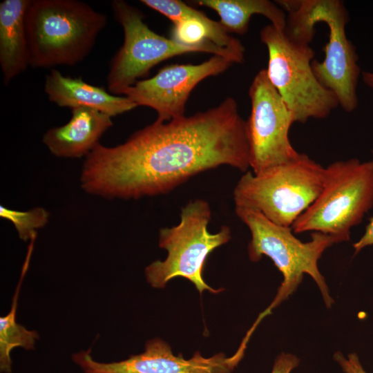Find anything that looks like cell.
Here are the masks:
<instances>
[{
	"label": "cell",
	"instance_id": "cell-2",
	"mask_svg": "<svg viewBox=\"0 0 373 373\" xmlns=\"http://www.w3.org/2000/svg\"><path fill=\"white\" fill-rule=\"evenodd\" d=\"M276 3L288 14L284 32L294 42L309 45L316 23L329 28V40L322 61L314 59L312 67L319 82L337 97L339 106L347 112L358 105L356 86L360 75L358 57L347 39L345 26L349 14L339 0H281Z\"/></svg>",
	"mask_w": 373,
	"mask_h": 373
},
{
	"label": "cell",
	"instance_id": "cell-17",
	"mask_svg": "<svg viewBox=\"0 0 373 373\" xmlns=\"http://www.w3.org/2000/svg\"><path fill=\"white\" fill-rule=\"evenodd\" d=\"M196 5L207 7L216 11L220 23L229 33L245 34L251 17L261 15L271 24L284 30L286 23L285 11L276 3L268 0H197Z\"/></svg>",
	"mask_w": 373,
	"mask_h": 373
},
{
	"label": "cell",
	"instance_id": "cell-4",
	"mask_svg": "<svg viewBox=\"0 0 373 373\" xmlns=\"http://www.w3.org/2000/svg\"><path fill=\"white\" fill-rule=\"evenodd\" d=\"M235 212L251 233L248 245L249 259L256 262L266 256L283 276L274 300L260 315L257 323L296 290L305 274L314 280L326 306L331 307L334 301L319 271L318 261L325 249L342 242L339 238L315 231L312 233L311 240L305 242L294 236L290 227L277 224L256 210L235 207Z\"/></svg>",
	"mask_w": 373,
	"mask_h": 373
},
{
	"label": "cell",
	"instance_id": "cell-6",
	"mask_svg": "<svg viewBox=\"0 0 373 373\" xmlns=\"http://www.w3.org/2000/svg\"><path fill=\"white\" fill-rule=\"evenodd\" d=\"M211 218L209 203L194 199L181 209L179 223L160 229L159 247L167 251L164 260H155L145 269L147 282L155 288H163L172 278L183 277L192 283L200 293L217 294L203 278V269L209 255L228 242L231 231L223 225L216 233L208 229Z\"/></svg>",
	"mask_w": 373,
	"mask_h": 373
},
{
	"label": "cell",
	"instance_id": "cell-11",
	"mask_svg": "<svg viewBox=\"0 0 373 373\" xmlns=\"http://www.w3.org/2000/svg\"><path fill=\"white\" fill-rule=\"evenodd\" d=\"M232 64L218 55L199 64H171L149 79L137 81L122 95L137 106L154 109L156 120L166 122L185 115L186 102L197 84L208 77L222 73Z\"/></svg>",
	"mask_w": 373,
	"mask_h": 373
},
{
	"label": "cell",
	"instance_id": "cell-13",
	"mask_svg": "<svg viewBox=\"0 0 373 373\" xmlns=\"http://www.w3.org/2000/svg\"><path fill=\"white\" fill-rule=\"evenodd\" d=\"M141 2L169 18L173 23L171 39L176 42L207 49L213 55L233 64L245 61V47L229 35L220 21L179 0H142Z\"/></svg>",
	"mask_w": 373,
	"mask_h": 373
},
{
	"label": "cell",
	"instance_id": "cell-12",
	"mask_svg": "<svg viewBox=\"0 0 373 373\" xmlns=\"http://www.w3.org/2000/svg\"><path fill=\"white\" fill-rule=\"evenodd\" d=\"M246 347L241 343L230 357L221 352L207 358L196 352L186 359L182 354L174 355L169 344L155 338L146 343L144 352L119 362L96 361L90 350L74 354L72 358L84 373H233Z\"/></svg>",
	"mask_w": 373,
	"mask_h": 373
},
{
	"label": "cell",
	"instance_id": "cell-22",
	"mask_svg": "<svg viewBox=\"0 0 373 373\" xmlns=\"http://www.w3.org/2000/svg\"><path fill=\"white\" fill-rule=\"evenodd\" d=\"M371 245H373V217L369 219V222L365 227V231L363 236L353 245L355 254H357L364 247Z\"/></svg>",
	"mask_w": 373,
	"mask_h": 373
},
{
	"label": "cell",
	"instance_id": "cell-8",
	"mask_svg": "<svg viewBox=\"0 0 373 373\" xmlns=\"http://www.w3.org/2000/svg\"><path fill=\"white\" fill-rule=\"evenodd\" d=\"M268 50L269 80L291 111L294 122L324 119L339 103L336 95L316 77L312 67L315 52L309 45L294 42L271 23L260 31Z\"/></svg>",
	"mask_w": 373,
	"mask_h": 373
},
{
	"label": "cell",
	"instance_id": "cell-23",
	"mask_svg": "<svg viewBox=\"0 0 373 373\" xmlns=\"http://www.w3.org/2000/svg\"><path fill=\"white\" fill-rule=\"evenodd\" d=\"M363 82L373 90V72L363 71L362 73Z\"/></svg>",
	"mask_w": 373,
	"mask_h": 373
},
{
	"label": "cell",
	"instance_id": "cell-5",
	"mask_svg": "<svg viewBox=\"0 0 373 373\" xmlns=\"http://www.w3.org/2000/svg\"><path fill=\"white\" fill-rule=\"evenodd\" d=\"M324 174L325 168L304 153L258 173L249 170L235 186V207L256 210L271 222L291 227L318 196Z\"/></svg>",
	"mask_w": 373,
	"mask_h": 373
},
{
	"label": "cell",
	"instance_id": "cell-9",
	"mask_svg": "<svg viewBox=\"0 0 373 373\" xmlns=\"http://www.w3.org/2000/svg\"><path fill=\"white\" fill-rule=\"evenodd\" d=\"M112 9L123 28L124 42L113 57L107 75L108 92L122 95L151 68L173 56L193 52H208L202 47L176 42L153 31L144 21L137 8L122 0H114Z\"/></svg>",
	"mask_w": 373,
	"mask_h": 373
},
{
	"label": "cell",
	"instance_id": "cell-21",
	"mask_svg": "<svg viewBox=\"0 0 373 373\" xmlns=\"http://www.w3.org/2000/svg\"><path fill=\"white\" fill-rule=\"evenodd\" d=\"M299 364V359L294 354L282 353L275 360L271 373H291Z\"/></svg>",
	"mask_w": 373,
	"mask_h": 373
},
{
	"label": "cell",
	"instance_id": "cell-10",
	"mask_svg": "<svg viewBox=\"0 0 373 373\" xmlns=\"http://www.w3.org/2000/svg\"><path fill=\"white\" fill-rule=\"evenodd\" d=\"M251 112L246 120L250 168L258 173L298 157L289 138L293 115L268 79L266 69L254 76L249 89Z\"/></svg>",
	"mask_w": 373,
	"mask_h": 373
},
{
	"label": "cell",
	"instance_id": "cell-14",
	"mask_svg": "<svg viewBox=\"0 0 373 373\" xmlns=\"http://www.w3.org/2000/svg\"><path fill=\"white\" fill-rule=\"evenodd\" d=\"M112 125L111 117L107 114L87 107L75 108L72 109L70 121L48 130L42 141L55 156L79 158L87 156Z\"/></svg>",
	"mask_w": 373,
	"mask_h": 373
},
{
	"label": "cell",
	"instance_id": "cell-3",
	"mask_svg": "<svg viewBox=\"0 0 373 373\" xmlns=\"http://www.w3.org/2000/svg\"><path fill=\"white\" fill-rule=\"evenodd\" d=\"M106 16L77 0H30L25 14L29 64L74 66L93 48Z\"/></svg>",
	"mask_w": 373,
	"mask_h": 373
},
{
	"label": "cell",
	"instance_id": "cell-18",
	"mask_svg": "<svg viewBox=\"0 0 373 373\" xmlns=\"http://www.w3.org/2000/svg\"><path fill=\"white\" fill-rule=\"evenodd\" d=\"M28 260L29 258L23 265L20 280L12 298L10 311L6 316L0 318V369L4 373L11 372L12 350L17 347L26 350L34 349L35 341L39 338L37 332L29 331L16 322L18 296L23 278L27 271Z\"/></svg>",
	"mask_w": 373,
	"mask_h": 373
},
{
	"label": "cell",
	"instance_id": "cell-19",
	"mask_svg": "<svg viewBox=\"0 0 373 373\" xmlns=\"http://www.w3.org/2000/svg\"><path fill=\"white\" fill-rule=\"evenodd\" d=\"M0 216L14 224L19 238L27 241L36 238V230L48 220L49 213L43 208H33L26 211H17L0 206Z\"/></svg>",
	"mask_w": 373,
	"mask_h": 373
},
{
	"label": "cell",
	"instance_id": "cell-15",
	"mask_svg": "<svg viewBox=\"0 0 373 373\" xmlns=\"http://www.w3.org/2000/svg\"><path fill=\"white\" fill-rule=\"evenodd\" d=\"M44 91L48 99L59 106L90 108L111 117L137 107L125 96H115L104 88L89 84L81 78L64 76L55 69L46 76Z\"/></svg>",
	"mask_w": 373,
	"mask_h": 373
},
{
	"label": "cell",
	"instance_id": "cell-1",
	"mask_svg": "<svg viewBox=\"0 0 373 373\" xmlns=\"http://www.w3.org/2000/svg\"><path fill=\"white\" fill-rule=\"evenodd\" d=\"M224 165L244 173L250 168L246 120L231 97L190 116L155 120L116 146L99 143L86 156L80 181L90 194L137 199L169 193Z\"/></svg>",
	"mask_w": 373,
	"mask_h": 373
},
{
	"label": "cell",
	"instance_id": "cell-16",
	"mask_svg": "<svg viewBox=\"0 0 373 373\" xmlns=\"http://www.w3.org/2000/svg\"><path fill=\"white\" fill-rule=\"evenodd\" d=\"M29 1L4 0L0 3V65L5 84L30 66L25 27Z\"/></svg>",
	"mask_w": 373,
	"mask_h": 373
},
{
	"label": "cell",
	"instance_id": "cell-20",
	"mask_svg": "<svg viewBox=\"0 0 373 373\" xmlns=\"http://www.w3.org/2000/svg\"><path fill=\"white\" fill-rule=\"evenodd\" d=\"M334 358L345 373H367L355 353L350 354L346 358L341 353L336 352Z\"/></svg>",
	"mask_w": 373,
	"mask_h": 373
},
{
	"label": "cell",
	"instance_id": "cell-7",
	"mask_svg": "<svg viewBox=\"0 0 373 373\" xmlns=\"http://www.w3.org/2000/svg\"><path fill=\"white\" fill-rule=\"evenodd\" d=\"M373 207V160L336 161L325 168L323 189L314 202L295 220L294 233L317 231L350 240Z\"/></svg>",
	"mask_w": 373,
	"mask_h": 373
}]
</instances>
